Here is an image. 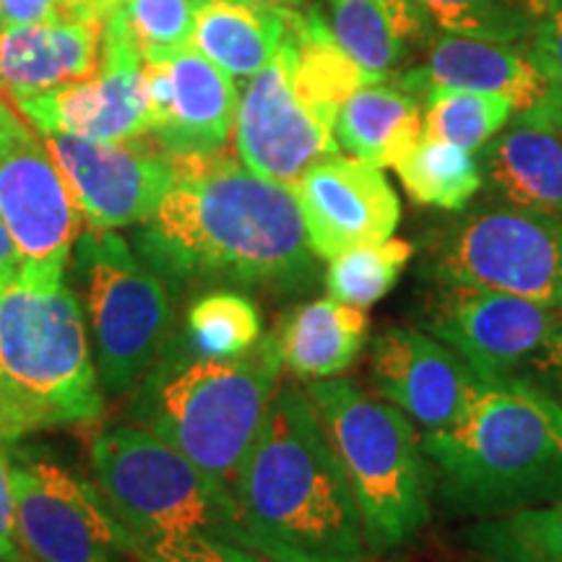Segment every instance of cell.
Instances as JSON below:
<instances>
[{
	"mask_svg": "<svg viewBox=\"0 0 562 562\" xmlns=\"http://www.w3.org/2000/svg\"><path fill=\"white\" fill-rule=\"evenodd\" d=\"M248 550L266 562H370L355 490L305 389L279 385L235 490Z\"/></svg>",
	"mask_w": 562,
	"mask_h": 562,
	"instance_id": "7a4b0ae2",
	"label": "cell"
},
{
	"mask_svg": "<svg viewBox=\"0 0 562 562\" xmlns=\"http://www.w3.org/2000/svg\"><path fill=\"white\" fill-rule=\"evenodd\" d=\"M19 542L30 562H136L123 524L94 487L55 456L5 442Z\"/></svg>",
	"mask_w": 562,
	"mask_h": 562,
	"instance_id": "30bf717a",
	"label": "cell"
},
{
	"mask_svg": "<svg viewBox=\"0 0 562 562\" xmlns=\"http://www.w3.org/2000/svg\"><path fill=\"white\" fill-rule=\"evenodd\" d=\"M370 321L362 307L336 300H313L294 305L279 318L273 339L281 362L305 381L336 378L349 370L368 344Z\"/></svg>",
	"mask_w": 562,
	"mask_h": 562,
	"instance_id": "603a6c76",
	"label": "cell"
},
{
	"mask_svg": "<svg viewBox=\"0 0 562 562\" xmlns=\"http://www.w3.org/2000/svg\"><path fill=\"white\" fill-rule=\"evenodd\" d=\"M326 24L364 74L391 79L427 40L430 19L414 0H331Z\"/></svg>",
	"mask_w": 562,
	"mask_h": 562,
	"instance_id": "d4e9b609",
	"label": "cell"
},
{
	"mask_svg": "<svg viewBox=\"0 0 562 562\" xmlns=\"http://www.w3.org/2000/svg\"><path fill=\"white\" fill-rule=\"evenodd\" d=\"M440 286L513 294L562 311V220L518 206L469 214L427 256Z\"/></svg>",
	"mask_w": 562,
	"mask_h": 562,
	"instance_id": "9c48e42d",
	"label": "cell"
},
{
	"mask_svg": "<svg viewBox=\"0 0 562 562\" xmlns=\"http://www.w3.org/2000/svg\"><path fill=\"white\" fill-rule=\"evenodd\" d=\"M281 370L273 334L237 357H209L188 334L172 336L131 391L128 417L232 492L277 396Z\"/></svg>",
	"mask_w": 562,
	"mask_h": 562,
	"instance_id": "5b68a950",
	"label": "cell"
},
{
	"mask_svg": "<svg viewBox=\"0 0 562 562\" xmlns=\"http://www.w3.org/2000/svg\"><path fill=\"white\" fill-rule=\"evenodd\" d=\"M446 34L516 42L533 32V0H414Z\"/></svg>",
	"mask_w": 562,
	"mask_h": 562,
	"instance_id": "4dcf8cb0",
	"label": "cell"
},
{
	"mask_svg": "<svg viewBox=\"0 0 562 562\" xmlns=\"http://www.w3.org/2000/svg\"><path fill=\"white\" fill-rule=\"evenodd\" d=\"M40 136L68 133L91 140H133L149 136V89L144 53L117 24L104 21L102 66L87 81L16 102Z\"/></svg>",
	"mask_w": 562,
	"mask_h": 562,
	"instance_id": "4fadbf2b",
	"label": "cell"
},
{
	"mask_svg": "<svg viewBox=\"0 0 562 562\" xmlns=\"http://www.w3.org/2000/svg\"><path fill=\"white\" fill-rule=\"evenodd\" d=\"M70 263L83 286L102 391L110 396L131 393L172 339V294L117 232L83 229Z\"/></svg>",
	"mask_w": 562,
	"mask_h": 562,
	"instance_id": "ba28073f",
	"label": "cell"
},
{
	"mask_svg": "<svg viewBox=\"0 0 562 562\" xmlns=\"http://www.w3.org/2000/svg\"><path fill=\"white\" fill-rule=\"evenodd\" d=\"M252 3H263V5H281V9H292V5H302L307 0H252Z\"/></svg>",
	"mask_w": 562,
	"mask_h": 562,
	"instance_id": "60d3db41",
	"label": "cell"
},
{
	"mask_svg": "<svg viewBox=\"0 0 562 562\" xmlns=\"http://www.w3.org/2000/svg\"><path fill=\"white\" fill-rule=\"evenodd\" d=\"M0 562H30L19 542L16 495H13L9 456L0 440Z\"/></svg>",
	"mask_w": 562,
	"mask_h": 562,
	"instance_id": "d590c367",
	"label": "cell"
},
{
	"mask_svg": "<svg viewBox=\"0 0 562 562\" xmlns=\"http://www.w3.org/2000/svg\"><path fill=\"white\" fill-rule=\"evenodd\" d=\"M463 539L487 562H562V501L480 518Z\"/></svg>",
	"mask_w": 562,
	"mask_h": 562,
	"instance_id": "4316f807",
	"label": "cell"
},
{
	"mask_svg": "<svg viewBox=\"0 0 562 562\" xmlns=\"http://www.w3.org/2000/svg\"><path fill=\"white\" fill-rule=\"evenodd\" d=\"M144 562H266L256 552L222 539H195V542L172 547Z\"/></svg>",
	"mask_w": 562,
	"mask_h": 562,
	"instance_id": "e575fe53",
	"label": "cell"
},
{
	"mask_svg": "<svg viewBox=\"0 0 562 562\" xmlns=\"http://www.w3.org/2000/svg\"><path fill=\"white\" fill-rule=\"evenodd\" d=\"M0 222L21 263L40 271H68L83 214L45 138L32 125L0 154Z\"/></svg>",
	"mask_w": 562,
	"mask_h": 562,
	"instance_id": "9a60e30c",
	"label": "cell"
},
{
	"mask_svg": "<svg viewBox=\"0 0 562 562\" xmlns=\"http://www.w3.org/2000/svg\"><path fill=\"white\" fill-rule=\"evenodd\" d=\"M136 248L140 261L180 286L229 281L290 292L315 279L292 186L261 178L227 149L175 157L172 186L138 224Z\"/></svg>",
	"mask_w": 562,
	"mask_h": 562,
	"instance_id": "6da1fadb",
	"label": "cell"
},
{
	"mask_svg": "<svg viewBox=\"0 0 562 562\" xmlns=\"http://www.w3.org/2000/svg\"><path fill=\"white\" fill-rule=\"evenodd\" d=\"M315 258L331 261L351 248L391 240L402 203L381 167L357 157L318 161L292 186Z\"/></svg>",
	"mask_w": 562,
	"mask_h": 562,
	"instance_id": "ac0fdd59",
	"label": "cell"
},
{
	"mask_svg": "<svg viewBox=\"0 0 562 562\" xmlns=\"http://www.w3.org/2000/svg\"><path fill=\"white\" fill-rule=\"evenodd\" d=\"M110 16L117 19L140 53L172 50L191 42L195 0H123Z\"/></svg>",
	"mask_w": 562,
	"mask_h": 562,
	"instance_id": "1f68e13d",
	"label": "cell"
},
{
	"mask_svg": "<svg viewBox=\"0 0 562 562\" xmlns=\"http://www.w3.org/2000/svg\"><path fill=\"white\" fill-rule=\"evenodd\" d=\"M422 313V328L451 347L482 381H503L533 362L560 321V311L513 294L442 286Z\"/></svg>",
	"mask_w": 562,
	"mask_h": 562,
	"instance_id": "5bb4252c",
	"label": "cell"
},
{
	"mask_svg": "<svg viewBox=\"0 0 562 562\" xmlns=\"http://www.w3.org/2000/svg\"><path fill=\"white\" fill-rule=\"evenodd\" d=\"M412 201L459 211L482 188V167L472 151L422 136L393 165Z\"/></svg>",
	"mask_w": 562,
	"mask_h": 562,
	"instance_id": "484cf974",
	"label": "cell"
},
{
	"mask_svg": "<svg viewBox=\"0 0 562 562\" xmlns=\"http://www.w3.org/2000/svg\"><path fill=\"white\" fill-rule=\"evenodd\" d=\"M42 138L79 203L87 229L138 227L154 214L175 180V157L149 136L91 140L47 133Z\"/></svg>",
	"mask_w": 562,
	"mask_h": 562,
	"instance_id": "7c38bea8",
	"label": "cell"
},
{
	"mask_svg": "<svg viewBox=\"0 0 562 562\" xmlns=\"http://www.w3.org/2000/svg\"><path fill=\"white\" fill-rule=\"evenodd\" d=\"M480 167L510 206L562 220V131L516 121L482 146Z\"/></svg>",
	"mask_w": 562,
	"mask_h": 562,
	"instance_id": "44dd1931",
	"label": "cell"
},
{
	"mask_svg": "<svg viewBox=\"0 0 562 562\" xmlns=\"http://www.w3.org/2000/svg\"><path fill=\"white\" fill-rule=\"evenodd\" d=\"M531 368L539 372L544 389H550L554 396L562 398V313L550 341H547L544 349L533 357Z\"/></svg>",
	"mask_w": 562,
	"mask_h": 562,
	"instance_id": "8d00e7d4",
	"label": "cell"
},
{
	"mask_svg": "<svg viewBox=\"0 0 562 562\" xmlns=\"http://www.w3.org/2000/svg\"><path fill=\"white\" fill-rule=\"evenodd\" d=\"M448 510L495 518L562 501V402L521 375L484 385L463 419L422 435Z\"/></svg>",
	"mask_w": 562,
	"mask_h": 562,
	"instance_id": "3957f363",
	"label": "cell"
},
{
	"mask_svg": "<svg viewBox=\"0 0 562 562\" xmlns=\"http://www.w3.org/2000/svg\"><path fill=\"white\" fill-rule=\"evenodd\" d=\"M305 391L355 490L370 552L412 542L430 521L435 487L412 419L349 378L307 381Z\"/></svg>",
	"mask_w": 562,
	"mask_h": 562,
	"instance_id": "8992f818",
	"label": "cell"
},
{
	"mask_svg": "<svg viewBox=\"0 0 562 562\" xmlns=\"http://www.w3.org/2000/svg\"><path fill=\"white\" fill-rule=\"evenodd\" d=\"M89 461L97 487L128 531L136 562L195 539L248 550L232 492L144 427H104L91 438Z\"/></svg>",
	"mask_w": 562,
	"mask_h": 562,
	"instance_id": "52a82bcc",
	"label": "cell"
},
{
	"mask_svg": "<svg viewBox=\"0 0 562 562\" xmlns=\"http://www.w3.org/2000/svg\"><path fill=\"white\" fill-rule=\"evenodd\" d=\"M370 375L385 402L425 430H446L463 419L487 385L451 347L404 326L375 336Z\"/></svg>",
	"mask_w": 562,
	"mask_h": 562,
	"instance_id": "d6986e66",
	"label": "cell"
},
{
	"mask_svg": "<svg viewBox=\"0 0 562 562\" xmlns=\"http://www.w3.org/2000/svg\"><path fill=\"white\" fill-rule=\"evenodd\" d=\"M510 117L513 104L505 97L463 89H430L422 112V136L467 151H480L510 123Z\"/></svg>",
	"mask_w": 562,
	"mask_h": 562,
	"instance_id": "83f0119b",
	"label": "cell"
},
{
	"mask_svg": "<svg viewBox=\"0 0 562 562\" xmlns=\"http://www.w3.org/2000/svg\"><path fill=\"white\" fill-rule=\"evenodd\" d=\"M412 245L406 240H385L378 245L351 248L328 261L326 290L328 297L351 307H370L383 300L402 279L412 261Z\"/></svg>",
	"mask_w": 562,
	"mask_h": 562,
	"instance_id": "f1b7e54d",
	"label": "cell"
},
{
	"mask_svg": "<svg viewBox=\"0 0 562 562\" xmlns=\"http://www.w3.org/2000/svg\"><path fill=\"white\" fill-rule=\"evenodd\" d=\"M398 83L422 97L430 89L505 97L516 121L562 131V79L516 42L446 34L430 45L425 66L404 74Z\"/></svg>",
	"mask_w": 562,
	"mask_h": 562,
	"instance_id": "e0dca14e",
	"label": "cell"
},
{
	"mask_svg": "<svg viewBox=\"0 0 562 562\" xmlns=\"http://www.w3.org/2000/svg\"><path fill=\"white\" fill-rule=\"evenodd\" d=\"M529 50L552 76L562 79V0H547L539 11Z\"/></svg>",
	"mask_w": 562,
	"mask_h": 562,
	"instance_id": "d6a6232c",
	"label": "cell"
},
{
	"mask_svg": "<svg viewBox=\"0 0 562 562\" xmlns=\"http://www.w3.org/2000/svg\"><path fill=\"white\" fill-rule=\"evenodd\" d=\"M0 30H3V21H0Z\"/></svg>",
	"mask_w": 562,
	"mask_h": 562,
	"instance_id": "b9f144b4",
	"label": "cell"
},
{
	"mask_svg": "<svg viewBox=\"0 0 562 562\" xmlns=\"http://www.w3.org/2000/svg\"><path fill=\"white\" fill-rule=\"evenodd\" d=\"M74 16H91V13L83 11L81 0H0L3 26L40 24V21H60Z\"/></svg>",
	"mask_w": 562,
	"mask_h": 562,
	"instance_id": "836d02e7",
	"label": "cell"
},
{
	"mask_svg": "<svg viewBox=\"0 0 562 562\" xmlns=\"http://www.w3.org/2000/svg\"><path fill=\"white\" fill-rule=\"evenodd\" d=\"M290 9L252 0H195L188 45L232 79H252L284 45Z\"/></svg>",
	"mask_w": 562,
	"mask_h": 562,
	"instance_id": "7402d4cb",
	"label": "cell"
},
{
	"mask_svg": "<svg viewBox=\"0 0 562 562\" xmlns=\"http://www.w3.org/2000/svg\"><path fill=\"white\" fill-rule=\"evenodd\" d=\"M256 302L235 290H214L188 311V339L209 357H237L261 339Z\"/></svg>",
	"mask_w": 562,
	"mask_h": 562,
	"instance_id": "f546056e",
	"label": "cell"
},
{
	"mask_svg": "<svg viewBox=\"0 0 562 562\" xmlns=\"http://www.w3.org/2000/svg\"><path fill=\"white\" fill-rule=\"evenodd\" d=\"M19 263H21V256L16 245H13L5 224L0 222V277H5V273H11L13 269H19Z\"/></svg>",
	"mask_w": 562,
	"mask_h": 562,
	"instance_id": "f35d334b",
	"label": "cell"
},
{
	"mask_svg": "<svg viewBox=\"0 0 562 562\" xmlns=\"http://www.w3.org/2000/svg\"><path fill=\"white\" fill-rule=\"evenodd\" d=\"M121 3L123 0H81L83 11L91 13V16H100V19H108Z\"/></svg>",
	"mask_w": 562,
	"mask_h": 562,
	"instance_id": "ab89813d",
	"label": "cell"
},
{
	"mask_svg": "<svg viewBox=\"0 0 562 562\" xmlns=\"http://www.w3.org/2000/svg\"><path fill=\"white\" fill-rule=\"evenodd\" d=\"M104 393L68 271L19 263L0 277V440L91 425Z\"/></svg>",
	"mask_w": 562,
	"mask_h": 562,
	"instance_id": "277c9868",
	"label": "cell"
},
{
	"mask_svg": "<svg viewBox=\"0 0 562 562\" xmlns=\"http://www.w3.org/2000/svg\"><path fill=\"white\" fill-rule=\"evenodd\" d=\"M339 149L375 167H393L422 138L417 94L396 79H372L355 89L336 112Z\"/></svg>",
	"mask_w": 562,
	"mask_h": 562,
	"instance_id": "cb8c5ba5",
	"label": "cell"
},
{
	"mask_svg": "<svg viewBox=\"0 0 562 562\" xmlns=\"http://www.w3.org/2000/svg\"><path fill=\"white\" fill-rule=\"evenodd\" d=\"M334 123L336 112L300 87L292 47L284 37L277 58L248 79L232 138L237 159L248 170L294 186L313 165L339 154Z\"/></svg>",
	"mask_w": 562,
	"mask_h": 562,
	"instance_id": "8fae6325",
	"label": "cell"
},
{
	"mask_svg": "<svg viewBox=\"0 0 562 562\" xmlns=\"http://www.w3.org/2000/svg\"><path fill=\"white\" fill-rule=\"evenodd\" d=\"M24 125L26 123L11 110V104L5 102V94L0 91V154L9 149V144L24 131Z\"/></svg>",
	"mask_w": 562,
	"mask_h": 562,
	"instance_id": "74e56055",
	"label": "cell"
},
{
	"mask_svg": "<svg viewBox=\"0 0 562 562\" xmlns=\"http://www.w3.org/2000/svg\"><path fill=\"white\" fill-rule=\"evenodd\" d=\"M104 21L74 16L0 30V91L16 104L87 81L102 66Z\"/></svg>",
	"mask_w": 562,
	"mask_h": 562,
	"instance_id": "ffe728a7",
	"label": "cell"
},
{
	"mask_svg": "<svg viewBox=\"0 0 562 562\" xmlns=\"http://www.w3.org/2000/svg\"><path fill=\"white\" fill-rule=\"evenodd\" d=\"M149 89V138L175 157L227 149L240 94L235 79L195 47L144 53Z\"/></svg>",
	"mask_w": 562,
	"mask_h": 562,
	"instance_id": "2e32d148",
	"label": "cell"
}]
</instances>
